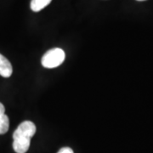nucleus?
<instances>
[{
  "instance_id": "f257e3e1",
  "label": "nucleus",
  "mask_w": 153,
  "mask_h": 153,
  "mask_svg": "<svg viewBox=\"0 0 153 153\" xmlns=\"http://www.w3.org/2000/svg\"><path fill=\"white\" fill-rule=\"evenodd\" d=\"M36 133V126L31 121H24L13 134V148L16 153H26L30 146L32 137Z\"/></svg>"
},
{
  "instance_id": "f03ea898",
  "label": "nucleus",
  "mask_w": 153,
  "mask_h": 153,
  "mask_svg": "<svg viewBox=\"0 0 153 153\" xmlns=\"http://www.w3.org/2000/svg\"><path fill=\"white\" fill-rule=\"evenodd\" d=\"M66 58V54L63 49L55 48L47 51L42 57V65L45 68H55L60 66Z\"/></svg>"
},
{
  "instance_id": "7ed1b4c3",
  "label": "nucleus",
  "mask_w": 153,
  "mask_h": 153,
  "mask_svg": "<svg viewBox=\"0 0 153 153\" xmlns=\"http://www.w3.org/2000/svg\"><path fill=\"white\" fill-rule=\"evenodd\" d=\"M12 72L13 68L10 60L0 54V76L4 77H10L12 75Z\"/></svg>"
},
{
  "instance_id": "20e7f679",
  "label": "nucleus",
  "mask_w": 153,
  "mask_h": 153,
  "mask_svg": "<svg viewBox=\"0 0 153 153\" xmlns=\"http://www.w3.org/2000/svg\"><path fill=\"white\" fill-rule=\"evenodd\" d=\"M10 127V119L5 114V107L0 102V134L7 133Z\"/></svg>"
},
{
  "instance_id": "39448f33",
  "label": "nucleus",
  "mask_w": 153,
  "mask_h": 153,
  "mask_svg": "<svg viewBox=\"0 0 153 153\" xmlns=\"http://www.w3.org/2000/svg\"><path fill=\"white\" fill-rule=\"evenodd\" d=\"M52 0H32L31 1V9L34 12H38L44 9L51 3Z\"/></svg>"
},
{
  "instance_id": "423d86ee",
  "label": "nucleus",
  "mask_w": 153,
  "mask_h": 153,
  "mask_svg": "<svg viewBox=\"0 0 153 153\" xmlns=\"http://www.w3.org/2000/svg\"><path fill=\"white\" fill-rule=\"evenodd\" d=\"M57 153H74L73 151L71 150V148L69 147H63L60 149V151Z\"/></svg>"
},
{
  "instance_id": "0eeeda50",
  "label": "nucleus",
  "mask_w": 153,
  "mask_h": 153,
  "mask_svg": "<svg viewBox=\"0 0 153 153\" xmlns=\"http://www.w3.org/2000/svg\"><path fill=\"white\" fill-rule=\"evenodd\" d=\"M137 1H145V0H137Z\"/></svg>"
}]
</instances>
